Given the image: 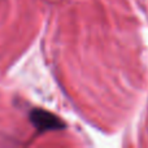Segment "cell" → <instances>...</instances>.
<instances>
[{
	"label": "cell",
	"mask_w": 148,
	"mask_h": 148,
	"mask_svg": "<svg viewBox=\"0 0 148 148\" xmlns=\"http://www.w3.org/2000/svg\"><path fill=\"white\" fill-rule=\"evenodd\" d=\"M30 121L35 129L40 133L46 131H56L65 129V123L62 120H60L56 114L48 112L46 109L35 108L30 112Z\"/></svg>",
	"instance_id": "obj_1"
}]
</instances>
